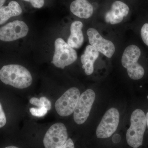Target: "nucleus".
Listing matches in <instances>:
<instances>
[{
    "instance_id": "obj_20",
    "label": "nucleus",
    "mask_w": 148,
    "mask_h": 148,
    "mask_svg": "<svg viewBox=\"0 0 148 148\" xmlns=\"http://www.w3.org/2000/svg\"><path fill=\"white\" fill-rule=\"evenodd\" d=\"M6 118L4 112L3 110L1 104L0 103V128H1L6 123Z\"/></svg>"
},
{
    "instance_id": "obj_8",
    "label": "nucleus",
    "mask_w": 148,
    "mask_h": 148,
    "mask_svg": "<svg viewBox=\"0 0 148 148\" xmlns=\"http://www.w3.org/2000/svg\"><path fill=\"white\" fill-rule=\"evenodd\" d=\"M68 134L65 125L57 123L48 130L43 139L45 148H61L68 140Z\"/></svg>"
},
{
    "instance_id": "obj_1",
    "label": "nucleus",
    "mask_w": 148,
    "mask_h": 148,
    "mask_svg": "<svg viewBox=\"0 0 148 148\" xmlns=\"http://www.w3.org/2000/svg\"><path fill=\"white\" fill-rule=\"evenodd\" d=\"M0 80L6 84L19 89L29 87L33 81L30 72L24 66L16 64L3 66L0 70Z\"/></svg>"
},
{
    "instance_id": "obj_25",
    "label": "nucleus",
    "mask_w": 148,
    "mask_h": 148,
    "mask_svg": "<svg viewBox=\"0 0 148 148\" xmlns=\"http://www.w3.org/2000/svg\"></svg>"
},
{
    "instance_id": "obj_11",
    "label": "nucleus",
    "mask_w": 148,
    "mask_h": 148,
    "mask_svg": "<svg viewBox=\"0 0 148 148\" xmlns=\"http://www.w3.org/2000/svg\"><path fill=\"white\" fill-rule=\"evenodd\" d=\"M129 12L128 6L123 2L116 1L113 3L111 9L105 16L106 22L112 25L119 24L127 16Z\"/></svg>"
},
{
    "instance_id": "obj_21",
    "label": "nucleus",
    "mask_w": 148,
    "mask_h": 148,
    "mask_svg": "<svg viewBox=\"0 0 148 148\" xmlns=\"http://www.w3.org/2000/svg\"><path fill=\"white\" fill-rule=\"evenodd\" d=\"M61 148H75L73 142L71 139L69 138Z\"/></svg>"
},
{
    "instance_id": "obj_6",
    "label": "nucleus",
    "mask_w": 148,
    "mask_h": 148,
    "mask_svg": "<svg viewBox=\"0 0 148 148\" xmlns=\"http://www.w3.org/2000/svg\"><path fill=\"white\" fill-rule=\"evenodd\" d=\"M95 98V92L91 89H87L80 95L74 112V121L77 124H83L87 120Z\"/></svg>"
},
{
    "instance_id": "obj_17",
    "label": "nucleus",
    "mask_w": 148,
    "mask_h": 148,
    "mask_svg": "<svg viewBox=\"0 0 148 148\" xmlns=\"http://www.w3.org/2000/svg\"><path fill=\"white\" fill-rule=\"evenodd\" d=\"M30 112L32 115L37 117L44 116L47 113V109L45 107L38 108H31Z\"/></svg>"
},
{
    "instance_id": "obj_24",
    "label": "nucleus",
    "mask_w": 148,
    "mask_h": 148,
    "mask_svg": "<svg viewBox=\"0 0 148 148\" xmlns=\"http://www.w3.org/2000/svg\"><path fill=\"white\" fill-rule=\"evenodd\" d=\"M5 148H19L17 147H15V146H8V147H5Z\"/></svg>"
},
{
    "instance_id": "obj_9",
    "label": "nucleus",
    "mask_w": 148,
    "mask_h": 148,
    "mask_svg": "<svg viewBox=\"0 0 148 148\" xmlns=\"http://www.w3.org/2000/svg\"><path fill=\"white\" fill-rule=\"evenodd\" d=\"M29 31L24 21L15 20L0 28V40L4 42L16 40L26 36Z\"/></svg>"
},
{
    "instance_id": "obj_22",
    "label": "nucleus",
    "mask_w": 148,
    "mask_h": 148,
    "mask_svg": "<svg viewBox=\"0 0 148 148\" xmlns=\"http://www.w3.org/2000/svg\"><path fill=\"white\" fill-rule=\"evenodd\" d=\"M5 1L6 0H0V8L3 6Z\"/></svg>"
},
{
    "instance_id": "obj_4",
    "label": "nucleus",
    "mask_w": 148,
    "mask_h": 148,
    "mask_svg": "<svg viewBox=\"0 0 148 148\" xmlns=\"http://www.w3.org/2000/svg\"><path fill=\"white\" fill-rule=\"evenodd\" d=\"M54 46L55 51L51 62L56 67L64 69L76 61V51L63 39L58 38L56 40Z\"/></svg>"
},
{
    "instance_id": "obj_5",
    "label": "nucleus",
    "mask_w": 148,
    "mask_h": 148,
    "mask_svg": "<svg viewBox=\"0 0 148 148\" xmlns=\"http://www.w3.org/2000/svg\"><path fill=\"white\" fill-rule=\"evenodd\" d=\"M80 95L79 90L71 88L56 102V110L61 116H69L74 112Z\"/></svg>"
},
{
    "instance_id": "obj_2",
    "label": "nucleus",
    "mask_w": 148,
    "mask_h": 148,
    "mask_svg": "<svg viewBox=\"0 0 148 148\" xmlns=\"http://www.w3.org/2000/svg\"><path fill=\"white\" fill-rule=\"evenodd\" d=\"M146 125L145 114L141 109H136L131 114L130 126L126 133V140L130 146L138 148L143 145Z\"/></svg>"
},
{
    "instance_id": "obj_19",
    "label": "nucleus",
    "mask_w": 148,
    "mask_h": 148,
    "mask_svg": "<svg viewBox=\"0 0 148 148\" xmlns=\"http://www.w3.org/2000/svg\"><path fill=\"white\" fill-rule=\"evenodd\" d=\"M25 1L31 3L33 7L35 8H40L43 6L45 0H23Z\"/></svg>"
},
{
    "instance_id": "obj_13",
    "label": "nucleus",
    "mask_w": 148,
    "mask_h": 148,
    "mask_svg": "<svg viewBox=\"0 0 148 148\" xmlns=\"http://www.w3.org/2000/svg\"><path fill=\"white\" fill-rule=\"evenodd\" d=\"M70 10L74 15L83 18H90L93 12V7L87 0H75L71 3Z\"/></svg>"
},
{
    "instance_id": "obj_23",
    "label": "nucleus",
    "mask_w": 148,
    "mask_h": 148,
    "mask_svg": "<svg viewBox=\"0 0 148 148\" xmlns=\"http://www.w3.org/2000/svg\"><path fill=\"white\" fill-rule=\"evenodd\" d=\"M146 122H147V125L148 127V112L146 115Z\"/></svg>"
},
{
    "instance_id": "obj_18",
    "label": "nucleus",
    "mask_w": 148,
    "mask_h": 148,
    "mask_svg": "<svg viewBox=\"0 0 148 148\" xmlns=\"http://www.w3.org/2000/svg\"><path fill=\"white\" fill-rule=\"evenodd\" d=\"M141 36L142 40L146 45L148 46V24L143 25L141 30Z\"/></svg>"
},
{
    "instance_id": "obj_3",
    "label": "nucleus",
    "mask_w": 148,
    "mask_h": 148,
    "mask_svg": "<svg viewBox=\"0 0 148 148\" xmlns=\"http://www.w3.org/2000/svg\"><path fill=\"white\" fill-rule=\"evenodd\" d=\"M141 53L138 47L130 45L125 49L122 56V65L127 69L128 76L131 79H140L145 75L144 68L138 63Z\"/></svg>"
},
{
    "instance_id": "obj_16",
    "label": "nucleus",
    "mask_w": 148,
    "mask_h": 148,
    "mask_svg": "<svg viewBox=\"0 0 148 148\" xmlns=\"http://www.w3.org/2000/svg\"><path fill=\"white\" fill-rule=\"evenodd\" d=\"M30 103L32 105L36 106L38 108L45 107L49 111L51 110V103L46 97H41L40 99L33 97L30 100Z\"/></svg>"
},
{
    "instance_id": "obj_12",
    "label": "nucleus",
    "mask_w": 148,
    "mask_h": 148,
    "mask_svg": "<svg viewBox=\"0 0 148 148\" xmlns=\"http://www.w3.org/2000/svg\"><path fill=\"white\" fill-rule=\"evenodd\" d=\"M99 52L92 45L86 46L84 53L81 56L82 68L88 75H91L94 71V64L98 58Z\"/></svg>"
},
{
    "instance_id": "obj_7",
    "label": "nucleus",
    "mask_w": 148,
    "mask_h": 148,
    "mask_svg": "<svg viewBox=\"0 0 148 148\" xmlns=\"http://www.w3.org/2000/svg\"><path fill=\"white\" fill-rule=\"evenodd\" d=\"M119 113L116 109L112 108L104 114L97 127V138H107L116 131L119 121Z\"/></svg>"
},
{
    "instance_id": "obj_10",
    "label": "nucleus",
    "mask_w": 148,
    "mask_h": 148,
    "mask_svg": "<svg viewBox=\"0 0 148 148\" xmlns=\"http://www.w3.org/2000/svg\"><path fill=\"white\" fill-rule=\"evenodd\" d=\"M87 35L90 45L108 58H110L112 56L115 51L113 43L104 38L99 32L93 28L88 29Z\"/></svg>"
},
{
    "instance_id": "obj_14",
    "label": "nucleus",
    "mask_w": 148,
    "mask_h": 148,
    "mask_svg": "<svg viewBox=\"0 0 148 148\" xmlns=\"http://www.w3.org/2000/svg\"><path fill=\"white\" fill-rule=\"evenodd\" d=\"M83 24L81 21H74L71 24V35L68 38L67 43L73 49H79L82 46L84 37L82 31Z\"/></svg>"
},
{
    "instance_id": "obj_15",
    "label": "nucleus",
    "mask_w": 148,
    "mask_h": 148,
    "mask_svg": "<svg viewBox=\"0 0 148 148\" xmlns=\"http://www.w3.org/2000/svg\"><path fill=\"white\" fill-rule=\"evenodd\" d=\"M22 12L21 7L15 1H11L8 5L3 6L0 8V25L4 24L11 17L20 15Z\"/></svg>"
}]
</instances>
